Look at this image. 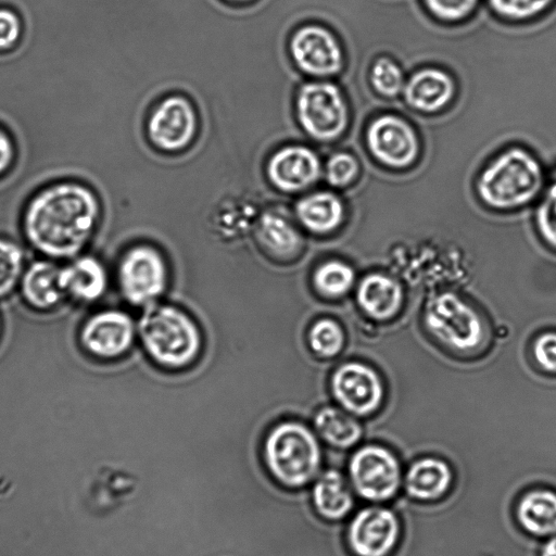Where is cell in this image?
I'll return each mask as SVG.
<instances>
[{"label":"cell","mask_w":556,"mask_h":556,"mask_svg":"<svg viewBox=\"0 0 556 556\" xmlns=\"http://www.w3.org/2000/svg\"><path fill=\"white\" fill-rule=\"evenodd\" d=\"M93 191L64 181L42 188L28 202L23 231L28 243L49 258H74L88 244L99 217Z\"/></svg>","instance_id":"1"},{"label":"cell","mask_w":556,"mask_h":556,"mask_svg":"<svg viewBox=\"0 0 556 556\" xmlns=\"http://www.w3.org/2000/svg\"><path fill=\"white\" fill-rule=\"evenodd\" d=\"M544 182L539 160L528 150L513 147L502 151L480 172L476 189L480 200L500 210L531 202Z\"/></svg>","instance_id":"2"},{"label":"cell","mask_w":556,"mask_h":556,"mask_svg":"<svg viewBox=\"0 0 556 556\" xmlns=\"http://www.w3.org/2000/svg\"><path fill=\"white\" fill-rule=\"evenodd\" d=\"M264 455L271 476L289 488H300L312 481L321 462L317 439L298 422L275 427L267 435Z\"/></svg>","instance_id":"3"},{"label":"cell","mask_w":556,"mask_h":556,"mask_svg":"<svg viewBox=\"0 0 556 556\" xmlns=\"http://www.w3.org/2000/svg\"><path fill=\"white\" fill-rule=\"evenodd\" d=\"M139 332L149 354L168 366H182L199 352L201 338L197 326L181 311L151 305L139 323Z\"/></svg>","instance_id":"4"},{"label":"cell","mask_w":556,"mask_h":556,"mask_svg":"<svg viewBox=\"0 0 556 556\" xmlns=\"http://www.w3.org/2000/svg\"><path fill=\"white\" fill-rule=\"evenodd\" d=\"M296 113L301 126L312 138L332 141L349 125V109L339 87L329 81L309 83L300 89Z\"/></svg>","instance_id":"5"},{"label":"cell","mask_w":556,"mask_h":556,"mask_svg":"<svg viewBox=\"0 0 556 556\" xmlns=\"http://www.w3.org/2000/svg\"><path fill=\"white\" fill-rule=\"evenodd\" d=\"M351 483L366 501L383 503L393 498L403 484V472L396 456L379 445L357 450L349 463Z\"/></svg>","instance_id":"6"},{"label":"cell","mask_w":556,"mask_h":556,"mask_svg":"<svg viewBox=\"0 0 556 556\" xmlns=\"http://www.w3.org/2000/svg\"><path fill=\"white\" fill-rule=\"evenodd\" d=\"M425 323L440 342L456 351H471L482 340L480 317L452 293L440 294L428 302Z\"/></svg>","instance_id":"7"},{"label":"cell","mask_w":556,"mask_h":556,"mask_svg":"<svg viewBox=\"0 0 556 556\" xmlns=\"http://www.w3.org/2000/svg\"><path fill=\"white\" fill-rule=\"evenodd\" d=\"M365 141L371 156L392 169L412 166L420 152V142L414 127L394 114L372 118L366 128Z\"/></svg>","instance_id":"8"},{"label":"cell","mask_w":556,"mask_h":556,"mask_svg":"<svg viewBox=\"0 0 556 556\" xmlns=\"http://www.w3.org/2000/svg\"><path fill=\"white\" fill-rule=\"evenodd\" d=\"M401 534L400 520L390 508L372 505L361 509L352 518L346 539L356 556H388Z\"/></svg>","instance_id":"9"},{"label":"cell","mask_w":556,"mask_h":556,"mask_svg":"<svg viewBox=\"0 0 556 556\" xmlns=\"http://www.w3.org/2000/svg\"><path fill=\"white\" fill-rule=\"evenodd\" d=\"M123 295L141 305L159 296L166 285V267L161 255L149 247H136L125 253L118 266Z\"/></svg>","instance_id":"10"},{"label":"cell","mask_w":556,"mask_h":556,"mask_svg":"<svg viewBox=\"0 0 556 556\" xmlns=\"http://www.w3.org/2000/svg\"><path fill=\"white\" fill-rule=\"evenodd\" d=\"M294 62L305 73L326 77L343 67V52L333 34L317 25L300 28L290 42Z\"/></svg>","instance_id":"11"},{"label":"cell","mask_w":556,"mask_h":556,"mask_svg":"<svg viewBox=\"0 0 556 556\" xmlns=\"http://www.w3.org/2000/svg\"><path fill=\"white\" fill-rule=\"evenodd\" d=\"M134 323L121 311L105 309L86 319L79 331L81 346L100 358L122 355L131 345Z\"/></svg>","instance_id":"12"},{"label":"cell","mask_w":556,"mask_h":556,"mask_svg":"<svg viewBox=\"0 0 556 556\" xmlns=\"http://www.w3.org/2000/svg\"><path fill=\"white\" fill-rule=\"evenodd\" d=\"M332 391L342 406L356 415L372 413L383 394L377 374L358 363L345 364L334 372Z\"/></svg>","instance_id":"13"},{"label":"cell","mask_w":556,"mask_h":556,"mask_svg":"<svg viewBox=\"0 0 556 556\" xmlns=\"http://www.w3.org/2000/svg\"><path fill=\"white\" fill-rule=\"evenodd\" d=\"M194 130V111L181 97H170L162 101L149 121L151 140L166 151L186 147L193 138Z\"/></svg>","instance_id":"14"},{"label":"cell","mask_w":556,"mask_h":556,"mask_svg":"<svg viewBox=\"0 0 556 556\" xmlns=\"http://www.w3.org/2000/svg\"><path fill=\"white\" fill-rule=\"evenodd\" d=\"M320 161L304 146H288L271 156L267 174L273 185L282 191L294 192L308 188L320 175Z\"/></svg>","instance_id":"15"},{"label":"cell","mask_w":556,"mask_h":556,"mask_svg":"<svg viewBox=\"0 0 556 556\" xmlns=\"http://www.w3.org/2000/svg\"><path fill=\"white\" fill-rule=\"evenodd\" d=\"M402 93L406 104L413 110L435 113L453 100L456 85L447 72L438 67H424L410 75Z\"/></svg>","instance_id":"16"},{"label":"cell","mask_w":556,"mask_h":556,"mask_svg":"<svg viewBox=\"0 0 556 556\" xmlns=\"http://www.w3.org/2000/svg\"><path fill=\"white\" fill-rule=\"evenodd\" d=\"M60 282L65 296L81 303H92L104 294L108 275L98 258L78 255L61 267Z\"/></svg>","instance_id":"17"},{"label":"cell","mask_w":556,"mask_h":556,"mask_svg":"<svg viewBox=\"0 0 556 556\" xmlns=\"http://www.w3.org/2000/svg\"><path fill=\"white\" fill-rule=\"evenodd\" d=\"M453 483L450 465L438 457L415 460L403 476L407 495L418 502H434L446 494Z\"/></svg>","instance_id":"18"},{"label":"cell","mask_w":556,"mask_h":556,"mask_svg":"<svg viewBox=\"0 0 556 556\" xmlns=\"http://www.w3.org/2000/svg\"><path fill=\"white\" fill-rule=\"evenodd\" d=\"M60 269L49 260L28 265L22 275L20 289L26 303L37 311L55 307L65 296L60 282Z\"/></svg>","instance_id":"19"},{"label":"cell","mask_w":556,"mask_h":556,"mask_svg":"<svg viewBox=\"0 0 556 556\" xmlns=\"http://www.w3.org/2000/svg\"><path fill=\"white\" fill-rule=\"evenodd\" d=\"M516 518L520 527L538 538L556 534V492L535 489L525 493L517 503Z\"/></svg>","instance_id":"20"},{"label":"cell","mask_w":556,"mask_h":556,"mask_svg":"<svg viewBox=\"0 0 556 556\" xmlns=\"http://www.w3.org/2000/svg\"><path fill=\"white\" fill-rule=\"evenodd\" d=\"M313 503L316 511L327 520L346 517L354 506V498L344 476L336 469L325 471L313 488Z\"/></svg>","instance_id":"21"},{"label":"cell","mask_w":556,"mask_h":556,"mask_svg":"<svg viewBox=\"0 0 556 556\" xmlns=\"http://www.w3.org/2000/svg\"><path fill=\"white\" fill-rule=\"evenodd\" d=\"M357 300L361 307L376 319H388L402 303L401 287L382 275H370L363 279Z\"/></svg>","instance_id":"22"},{"label":"cell","mask_w":556,"mask_h":556,"mask_svg":"<svg viewBox=\"0 0 556 556\" xmlns=\"http://www.w3.org/2000/svg\"><path fill=\"white\" fill-rule=\"evenodd\" d=\"M343 204L330 191H319L301 199L296 215L301 223L315 232H328L337 228L343 218Z\"/></svg>","instance_id":"23"},{"label":"cell","mask_w":556,"mask_h":556,"mask_svg":"<svg viewBox=\"0 0 556 556\" xmlns=\"http://www.w3.org/2000/svg\"><path fill=\"white\" fill-rule=\"evenodd\" d=\"M315 426L325 441L339 448L353 446L362 435L358 422L334 407L319 410L315 417Z\"/></svg>","instance_id":"24"},{"label":"cell","mask_w":556,"mask_h":556,"mask_svg":"<svg viewBox=\"0 0 556 556\" xmlns=\"http://www.w3.org/2000/svg\"><path fill=\"white\" fill-rule=\"evenodd\" d=\"M258 238L278 256L294 254L301 244V237L293 225L277 213L265 214L258 225Z\"/></svg>","instance_id":"25"},{"label":"cell","mask_w":556,"mask_h":556,"mask_svg":"<svg viewBox=\"0 0 556 556\" xmlns=\"http://www.w3.org/2000/svg\"><path fill=\"white\" fill-rule=\"evenodd\" d=\"M369 81L380 96L394 98L403 91L406 80L401 66L391 58L381 55L370 67Z\"/></svg>","instance_id":"26"},{"label":"cell","mask_w":556,"mask_h":556,"mask_svg":"<svg viewBox=\"0 0 556 556\" xmlns=\"http://www.w3.org/2000/svg\"><path fill=\"white\" fill-rule=\"evenodd\" d=\"M24 253L15 242L0 238V298L10 294L20 283Z\"/></svg>","instance_id":"27"},{"label":"cell","mask_w":556,"mask_h":556,"mask_svg":"<svg viewBox=\"0 0 556 556\" xmlns=\"http://www.w3.org/2000/svg\"><path fill=\"white\" fill-rule=\"evenodd\" d=\"M354 273L341 262H328L321 265L314 276L316 288L328 296H339L352 286Z\"/></svg>","instance_id":"28"},{"label":"cell","mask_w":556,"mask_h":556,"mask_svg":"<svg viewBox=\"0 0 556 556\" xmlns=\"http://www.w3.org/2000/svg\"><path fill=\"white\" fill-rule=\"evenodd\" d=\"M556 0H488L498 16L515 22L533 18L547 11Z\"/></svg>","instance_id":"29"},{"label":"cell","mask_w":556,"mask_h":556,"mask_svg":"<svg viewBox=\"0 0 556 556\" xmlns=\"http://www.w3.org/2000/svg\"><path fill=\"white\" fill-rule=\"evenodd\" d=\"M312 349L323 356L336 355L343 345V332L331 319L318 320L309 331Z\"/></svg>","instance_id":"30"},{"label":"cell","mask_w":556,"mask_h":556,"mask_svg":"<svg viewBox=\"0 0 556 556\" xmlns=\"http://www.w3.org/2000/svg\"><path fill=\"white\" fill-rule=\"evenodd\" d=\"M359 174L357 159L349 152L332 154L325 167V176L328 184L336 188H344L352 184Z\"/></svg>","instance_id":"31"},{"label":"cell","mask_w":556,"mask_h":556,"mask_svg":"<svg viewBox=\"0 0 556 556\" xmlns=\"http://www.w3.org/2000/svg\"><path fill=\"white\" fill-rule=\"evenodd\" d=\"M425 9L440 22L457 23L473 13L480 0H421Z\"/></svg>","instance_id":"32"},{"label":"cell","mask_w":556,"mask_h":556,"mask_svg":"<svg viewBox=\"0 0 556 556\" xmlns=\"http://www.w3.org/2000/svg\"><path fill=\"white\" fill-rule=\"evenodd\" d=\"M536 220L542 236L556 247V175L538 207Z\"/></svg>","instance_id":"33"},{"label":"cell","mask_w":556,"mask_h":556,"mask_svg":"<svg viewBox=\"0 0 556 556\" xmlns=\"http://www.w3.org/2000/svg\"><path fill=\"white\" fill-rule=\"evenodd\" d=\"M22 33L18 15L7 8H0V51L12 49Z\"/></svg>","instance_id":"34"},{"label":"cell","mask_w":556,"mask_h":556,"mask_svg":"<svg viewBox=\"0 0 556 556\" xmlns=\"http://www.w3.org/2000/svg\"><path fill=\"white\" fill-rule=\"evenodd\" d=\"M534 356L545 370L556 371V333H545L538 338Z\"/></svg>","instance_id":"35"},{"label":"cell","mask_w":556,"mask_h":556,"mask_svg":"<svg viewBox=\"0 0 556 556\" xmlns=\"http://www.w3.org/2000/svg\"><path fill=\"white\" fill-rule=\"evenodd\" d=\"M13 155V143L9 135L0 128V175L10 167Z\"/></svg>","instance_id":"36"},{"label":"cell","mask_w":556,"mask_h":556,"mask_svg":"<svg viewBox=\"0 0 556 556\" xmlns=\"http://www.w3.org/2000/svg\"><path fill=\"white\" fill-rule=\"evenodd\" d=\"M540 556H556V534L545 542Z\"/></svg>","instance_id":"37"},{"label":"cell","mask_w":556,"mask_h":556,"mask_svg":"<svg viewBox=\"0 0 556 556\" xmlns=\"http://www.w3.org/2000/svg\"><path fill=\"white\" fill-rule=\"evenodd\" d=\"M235 1H244V0H235Z\"/></svg>","instance_id":"38"},{"label":"cell","mask_w":556,"mask_h":556,"mask_svg":"<svg viewBox=\"0 0 556 556\" xmlns=\"http://www.w3.org/2000/svg\"><path fill=\"white\" fill-rule=\"evenodd\" d=\"M0 328H1V321H0Z\"/></svg>","instance_id":"39"}]
</instances>
